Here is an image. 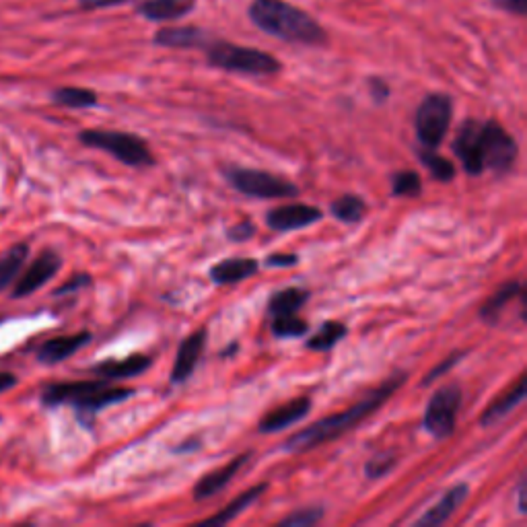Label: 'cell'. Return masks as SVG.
<instances>
[{
	"instance_id": "obj_7",
	"label": "cell",
	"mask_w": 527,
	"mask_h": 527,
	"mask_svg": "<svg viewBox=\"0 0 527 527\" xmlns=\"http://www.w3.org/2000/svg\"><path fill=\"white\" fill-rule=\"evenodd\" d=\"M225 178L237 192L252 198H293L299 194V188L291 182L260 169L229 167L225 169Z\"/></svg>"
},
{
	"instance_id": "obj_27",
	"label": "cell",
	"mask_w": 527,
	"mask_h": 527,
	"mask_svg": "<svg viewBox=\"0 0 527 527\" xmlns=\"http://www.w3.org/2000/svg\"><path fill=\"white\" fill-rule=\"evenodd\" d=\"M52 99L70 110H87L97 105V93L83 87H60L52 91Z\"/></svg>"
},
{
	"instance_id": "obj_5",
	"label": "cell",
	"mask_w": 527,
	"mask_h": 527,
	"mask_svg": "<svg viewBox=\"0 0 527 527\" xmlns=\"http://www.w3.org/2000/svg\"><path fill=\"white\" fill-rule=\"evenodd\" d=\"M79 140L91 149L110 153L124 165L130 167L153 165V155L149 145L136 134L116 132V130H83L79 134Z\"/></svg>"
},
{
	"instance_id": "obj_14",
	"label": "cell",
	"mask_w": 527,
	"mask_h": 527,
	"mask_svg": "<svg viewBox=\"0 0 527 527\" xmlns=\"http://www.w3.org/2000/svg\"><path fill=\"white\" fill-rule=\"evenodd\" d=\"M206 346V330H196L192 332L178 348V355H175L173 371H171V381L173 383H184L188 377L196 371V365L204 353Z\"/></svg>"
},
{
	"instance_id": "obj_25",
	"label": "cell",
	"mask_w": 527,
	"mask_h": 527,
	"mask_svg": "<svg viewBox=\"0 0 527 527\" xmlns=\"http://www.w3.org/2000/svg\"><path fill=\"white\" fill-rule=\"evenodd\" d=\"M307 301H309V293L305 289L291 287V289L278 291L272 295V299L268 303V313L272 315V318H280V315H293Z\"/></svg>"
},
{
	"instance_id": "obj_45",
	"label": "cell",
	"mask_w": 527,
	"mask_h": 527,
	"mask_svg": "<svg viewBox=\"0 0 527 527\" xmlns=\"http://www.w3.org/2000/svg\"><path fill=\"white\" fill-rule=\"evenodd\" d=\"M3 322H5V320H3V318H0V324H3Z\"/></svg>"
},
{
	"instance_id": "obj_6",
	"label": "cell",
	"mask_w": 527,
	"mask_h": 527,
	"mask_svg": "<svg viewBox=\"0 0 527 527\" xmlns=\"http://www.w3.org/2000/svg\"><path fill=\"white\" fill-rule=\"evenodd\" d=\"M453 116V103L443 93H431L418 105L414 126L418 140L427 149H437L449 130Z\"/></svg>"
},
{
	"instance_id": "obj_4",
	"label": "cell",
	"mask_w": 527,
	"mask_h": 527,
	"mask_svg": "<svg viewBox=\"0 0 527 527\" xmlns=\"http://www.w3.org/2000/svg\"><path fill=\"white\" fill-rule=\"evenodd\" d=\"M206 54L210 66L227 70V73L264 77V75H276L280 73V68H283V64L268 52L229 44V42L208 44Z\"/></svg>"
},
{
	"instance_id": "obj_19",
	"label": "cell",
	"mask_w": 527,
	"mask_h": 527,
	"mask_svg": "<svg viewBox=\"0 0 527 527\" xmlns=\"http://www.w3.org/2000/svg\"><path fill=\"white\" fill-rule=\"evenodd\" d=\"M466 497H468V484L453 486L439 499V503L435 507H431L423 517L416 521V525H431L433 527V525L445 523L455 511H458V507L466 501Z\"/></svg>"
},
{
	"instance_id": "obj_41",
	"label": "cell",
	"mask_w": 527,
	"mask_h": 527,
	"mask_svg": "<svg viewBox=\"0 0 527 527\" xmlns=\"http://www.w3.org/2000/svg\"><path fill=\"white\" fill-rule=\"evenodd\" d=\"M369 89H371V95H373V99L377 103H383L385 99L390 97V87L383 79H371L369 81Z\"/></svg>"
},
{
	"instance_id": "obj_29",
	"label": "cell",
	"mask_w": 527,
	"mask_h": 527,
	"mask_svg": "<svg viewBox=\"0 0 527 527\" xmlns=\"http://www.w3.org/2000/svg\"><path fill=\"white\" fill-rule=\"evenodd\" d=\"M346 336V326L340 322H326L318 334H313L307 340V348L315 350V353H326V350H332L342 338Z\"/></svg>"
},
{
	"instance_id": "obj_21",
	"label": "cell",
	"mask_w": 527,
	"mask_h": 527,
	"mask_svg": "<svg viewBox=\"0 0 527 527\" xmlns=\"http://www.w3.org/2000/svg\"><path fill=\"white\" fill-rule=\"evenodd\" d=\"M155 44L165 48H198L206 44V33L198 27H163L155 33Z\"/></svg>"
},
{
	"instance_id": "obj_18",
	"label": "cell",
	"mask_w": 527,
	"mask_h": 527,
	"mask_svg": "<svg viewBox=\"0 0 527 527\" xmlns=\"http://www.w3.org/2000/svg\"><path fill=\"white\" fill-rule=\"evenodd\" d=\"M151 367V359L145 355H132L124 361H103L95 367H91V373H95L97 377H103L108 381H116V379H130L136 377L140 373H145Z\"/></svg>"
},
{
	"instance_id": "obj_34",
	"label": "cell",
	"mask_w": 527,
	"mask_h": 527,
	"mask_svg": "<svg viewBox=\"0 0 527 527\" xmlns=\"http://www.w3.org/2000/svg\"><path fill=\"white\" fill-rule=\"evenodd\" d=\"M324 509L322 507H307V509H299L293 511L289 517L280 519V525L285 527H309L313 523H318L324 519Z\"/></svg>"
},
{
	"instance_id": "obj_28",
	"label": "cell",
	"mask_w": 527,
	"mask_h": 527,
	"mask_svg": "<svg viewBox=\"0 0 527 527\" xmlns=\"http://www.w3.org/2000/svg\"><path fill=\"white\" fill-rule=\"evenodd\" d=\"M367 204L363 198L346 194L330 204V215L342 223H359L365 215Z\"/></svg>"
},
{
	"instance_id": "obj_30",
	"label": "cell",
	"mask_w": 527,
	"mask_h": 527,
	"mask_svg": "<svg viewBox=\"0 0 527 527\" xmlns=\"http://www.w3.org/2000/svg\"><path fill=\"white\" fill-rule=\"evenodd\" d=\"M420 161L425 163V167L433 173V178H437L439 182H451L455 178V167L451 165V161L437 155L435 149L425 147L420 151Z\"/></svg>"
},
{
	"instance_id": "obj_23",
	"label": "cell",
	"mask_w": 527,
	"mask_h": 527,
	"mask_svg": "<svg viewBox=\"0 0 527 527\" xmlns=\"http://www.w3.org/2000/svg\"><path fill=\"white\" fill-rule=\"evenodd\" d=\"M266 488H268L266 484H258V486L250 488V490H245V493H241L237 499H233V501H231L227 507H223L217 515L204 519L202 523H206V525H225V523L237 519L243 511H248V507H252V505L262 497V493H264Z\"/></svg>"
},
{
	"instance_id": "obj_10",
	"label": "cell",
	"mask_w": 527,
	"mask_h": 527,
	"mask_svg": "<svg viewBox=\"0 0 527 527\" xmlns=\"http://www.w3.org/2000/svg\"><path fill=\"white\" fill-rule=\"evenodd\" d=\"M62 258L54 250H44L38 258H35L29 268L23 272V276L17 280V285L11 293L13 299L31 297L35 291L46 287L50 280L60 272Z\"/></svg>"
},
{
	"instance_id": "obj_1",
	"label": "cell",
	"mask_w": 527,
	"mask_h": 527,
	"mask_svg": "<svg viewBox=\"0 0 527 527\" xmlns=\"http://www.w3.org/2000/svg\"><path fill=\"white\" fill-rule=\"evenodd\" d=\"M406 381V373H396L392 375L388 381L381 383L377 390H373L367 398H363L359 404L350 406L348 410L334 414V416H326L318 423H313L311 427L295 433L287 443L285 449L291 453H301V451H309L313 447H320L326 441H334L340 435H344L346 431H350L353 427H357L363 418H367L369 414H373L379 406H383L388 402L394 392L400 388V385Z\"/></svg>"
},
{
	"instance_id": "obj_16",
	"label": "cell",
	"mask_w": 527,
	"mask_h": 527,
	"mask_svg": "<svg viewBox=\"0 0 527 527\" xmlns=\"http://www.w3.org/2000/svg\"><path fill=\"white\" fill-rule=\"evenodd\" d=\"M196 7V0H143L138 5V15L155 23L178 21L190 15Z\"/></svg>"
},
{
	"instance_id": "obj_9",
	"label": "cell",
	"mask_w": 527,
	"mask_h": 527,
	"mask_svg": "<svg viewBox=\"0 0 527 527\" xmlns=\"http://www.w3.org/2000/svg\"><path fill=\"white\" fill-rule=\"evenodd\" d=\"M462 404V390L458 383L443 385L431 398L425 412V429L435 439H445L453 433L455 420H458V410Z\"/></svg>"
},
{
	"instance_id": "obj_15",
	"label": "cell",
	"mask_w": 527,
	"mask_h": 527,
	"mask_svg": "<svg viewBox=\"0 0 527 527\" xmlns=\"http://www.w3.org/2000/svg\"><path fill=\"white\" fill-rule=\"evenodd\" d=\"M311 410V400L309 398H295L283 406L274 408L272 412H268L262 420H260V431L262 433H278L283 431L295 423H299V420H303Z\"/></svg>"
},
{
	"instance_id": "obj_31",
	"label": "cell",
	"mask_w": 527,
	"mask_h": 527,
	"mask_svg": "<svg viewBox=\"0 0 527 527\" xmlns=\"http://www.w3.org/2000/svg\"><path fill=\"white\" fill-rule=\"evenodd\" d=\"M307 330H309L307 322L301 320L297 313L272 318V334L278 338H297V336L307 334Z\"/></svg>"
},
{
	"instance_id": "obj_37",
	"label": "cell",
	"mask_w": 527,
	"mask_h": 527,
	"mask_svg": "<svg viewBox=\"0 0 527 527\" xmlns=\"http://www.w3.org/2000/svg\"><path fill=\"white\" fill-rule=\"evenodd\" d=\"M254 233H256V227L252 221H241V223L233 225L227 235L233 241H248L250 237H254Z\"/></svg>"
},
{
	"instance_id": "obj_2",
	"label": "cell",
	"mask_w": 527,
	"mask_h": 527,
	"mask_svg": "<svg viewBox=\"0 0 527 527\" xmlns=\"http://www.w3.org/2000/svg\"><path fill=\"white\" fill-rule=\"evenodd\" d=\"M134 396L130 388H114L108 379H91V381H62L50 383L42 390V404L46 408L56 406H73L77 412L79 423L87 429L93 427L97 412L103 408L120 404Z\"/></svg>"
},
{
	"instance_id": "obj_12",
	"label": "cell",
	"mask_w": 527,
	"mask_h": 527,
	"mask_svg": "<svg viewBox=\"0 0 527 527\" xmlns=\"http://www.w3.org/2000/svg\"><path fill=\"white\" fill-rule=\"evenodd\" d=\"M480 126L482 122L478 120H466L460 126L458 134H455V140L451 145L455 157L462 161L464 169L470 175H478L484 171L482 157H480Z\"/></svg>"
},
{
	"instance_id": "obj_40",
	"label": "cell",
	"mask_w": 527,
	"mask_h": 527,
	"mask_svg": "<svg viewBox=\"0 0 527 527\" xmlns=\"http://www.w3.org/2000/svg\"><path fill=\"white\" fill-rule=\"evenodd\" d=\"M297 262H299V256H295V254H272L266 258L264 264L270 268H291Z\"/></svg>"
},
{
	"instance_id": "obj_35",
	"label": "cell",
	"mask_w": 527,
	"mask_h": 527,
	"mask_svg": "<svg viewBox=\"0 0 527 527\" xmlns=\"http://www.w3.org/2000/svg\"><path fill=\"white\" fill-rule=\"evenodd\" d=\"M91 285V276L89 274H75V276H70L66 283L62 287H58L54 291V297H62V295H70V293H77L85 287Z\"/></svg>"
},
{
	"instance_id": "obj_36",
	"label": "cell",
	"mask_w": 527,
	"mask_h": 527,
	"mask_svg": "<svg viewBox=\"0 0 527 527\" xmlns=\"http://www.w3.org/2000/svg\"><path fill=\"white\" fill-rule=\"evenodd\" d=\"M464 355H466V353H453L451 357H447L445 361H441V365H437V367L425 377V385L431 383V381H435V379H439L443 373L451 371L455 365H458V363L464 359Z\"/></svg>"
},
{
	"instance_id": "obj_42",
	"label": "cell",
	"mask_w": 527,
	"mask_h": 527,
	"mask_svg": "<svg viewBox=\"0 0 527 527\" xmlns=\"http://www.w3.org/2000/svg\"><path fill=\"white\" fill-rule=\"evenodd\" d=\"M17 375L9 373V371H0V394H5V392H11L13 388H17Z\"/></svg>"
},
{
	"instance_id": "obj_39",
	"label": "cell",
	"mask_w": 527,
	"mask_h": 527,
	"mask_svg": "<svg viewBox=\"0 0 527 527\" xmlns=\"http://www.w3.org/2000/svg\"><path fill=\"white\" fill-rule=\"evenodd\" d=\"M130 0H79V7L83 11H97V9H110V7H120L126 5Z\"/></svg>"
},
{
	"instance_id": "obj_24",
	"label": "cell",
	"mask_w": 527,
	"mask_h": 527,
	"mask_svg": "<svg viewBox=\"0 0 527 527\" xmlns=\"http://www.w3.org/2000/svg\"><path fill=\"white\" fill-rule=\"evenodd\" d=\"M29 258V245L27 243H17L9 252L0 256V293L7 291L17 276L21 274L25 262Z\"/></svg>"
},
{
	"instance_id": "obj_33",
	"label": "cell",
	"mask_w": 527,
	"mask_h": 527,
	"mask_svg": "<svg viewBox=\"0 0 527 527\" xmlns=\"http://www.w3.org/2000/svg\"><path fill=\"white\" fill-rule=\"evenodd\" d=\"M396 466V453L394 451H381L377 455H373V458L367 462L365 466V474L367 478L371 480H377V478H383L385 474H390Z\"/></svg>"
},
{
	"instance_id": "obj_3",
	"label": "cell",
	"mask_w": 527,
	"mask_h": 527,
	"mask_svg": "<svg viewBox=\"0 0 527 527\" xmlns=\"http://www.w3.org/2000/svg\"><path fill=\"white\" fill-rule=\"evenodd\" d=\"M250 19L264 33L291 44L324 46L328 42V33L318 21L285 0H254Z\"/></svg>"
},
{
	"instance_id": "obj_8",
	"label": "cell",
	"mask_w": 527,
	"mask_h": 527,
	"mask_svg": "<svg viewBox=\"0 0 527 527\" xmlns=\"http://www.w3.org/2000/svg\"><path fill=\"white\" fill-rule=\"evenodd\" d=\"M480 157L484 169L495 171L511 169L517 159V143L495 120L482 122L480 126Z\"/></svg>"
},
{
	"instance_id": "obj_32",
	"label": "cell",
	"mask_w": 527,
	"mask_h": 527,
	"mask_svg": "<svg viewBox=\"0 0 527 527\" xmlns=\"http://www.w3.org/2000/svg\"><path fill=\"white\" fill-rule=\"evenodd\" d=\"M423 192V182H420V175L416 171H398L392 178V194L394 196H408L416 198Z\"/></svg>"
},
{
	"instance_id": "obj_43",
	"label": "cell",
	"mask_w": 527,
	"mask_h": 527,
	"mask_svg": "<svg viewBox=\"0 0 527 527\" xmlns=\"http://www.w3.org/2000/svg\"><path fill=\"white\" fill-rule=\"evenodd\" d=\"M517 503H519V513H525V480H519L517 484Z\"/></svg>"
},
{
	"instance_id": "obj_26",
	"label": "cell",
	"mask_w": 527,
	"mask_h": 527,
	"mask_svg": "<svg viewBox=\"0 0 527 527\" xmlns=\"http://www.w3.org/2000/svg\"><path fill=\"white\" fill-rule=\"evenodd\" d=\"M519 293H521V283H517V280H511V283L503 285L493 297H490V299L482 305V309H480V318H482L484 322H488V324H495V322L499 320L501 311L505 309V305H507L509 301H513Z\"/></svg>"
},
{
	"instance_id": "obj_11",
	"label": "cell",
	"mask_w": 527,
	"mask_h": 527,
	"mask_svg": "<svg viewBox=\"0 0 527 527\" xmlns=\"http://www.w3.org/2000/svg\"><path fill=\"white\" fill-rule=\"evenodd\" d=\"M322 210L309 206V204H285L272 208L266 215V223L270 229L287 233V231H297L303 227H309L313 223L322 221Z\"/></svg>"
},
{
	"instance_id": "obj_20",
	"label": "cell",
	"mask_w": 527,
	"mask_h": 527,
	"mask_svg": "<svg viewBox=\"0 0 527 527\" xmlns=\"http://www.w3.org/2000/svg\"><path fill=\"white\" fill-rule=\"evenodd\" d=\"M260 264L254 258H231L219 262L213 270H210V278L217 285H235L241 283V280L250 278L258 272Z\"/></svg>"
},
{
	"instance_id": "obj_38",
	"label": "cell",
	"mask_w": 527,
	"mask_h": 527,
	"mask_svg": "<svg viewBox=\"0 0 527 527\" xmlns=\"http://www.w3.org/2000/svg\"><path fill=\"white\" fill-rule=\"evenodd\" d=\"M497 9L513 13V15H525L527 13V0H490Z\"/></svg>"
},
{
	"instance_id": "obj_44",
	"label": "cell",
	"mask_w": 527,
	"mask_h": 527,
	"mask_svg": "<svg viewBox=\"0 0 527 527\" xmlns=\"http://www.w3.org/2000/svg\"><path fill=\"white\" fill-rule=\"evenodd\" d=\"M200 445H198V441H188V443H184L182 447H178V449H175V453H186V451H194V449H198Z\"/></svg>"
},
{
	"instance_id": "obj_22",
	"label": "cell",
	"mask_w": 527,
	"mask_h": 527,
	"mask_svg": "<svg viewBox=\"0 0 527 527\" xmlns=\"http://www.w3.org/2000/svg\"><path fill=\"white\" fill-rule=\"evenodd\" d=\"M523 398H525V377H519L509 392H505L499 400H495L484 410V414L480 418V425L490 427V425L499 423L501 418H505L515 406H519L523 402Z\"/></svg>"
},
{
	"instance_id": "obj_17",
	"label": "cell",
	"mask_w": 527,
	"mask_h": 527,
	"mask_svg": "<svg viewBox=\"0 0 527 527\" xmlns=\"http://www.w3.org/2000/svg\"><path fill=\"white\" fill-rule=\"evenodd\" d=\"M248 460H250V453H243V455H239V458L231 460L227 466L206 474L194 486V499L196 501H204L208 497H213L215 493H219V490H223L233 480V476L245 466V462H248Z\"/></svg>"
},
{
	"instance_id": "obj_13",
	"label": "cell",
	"mask_w": 527,
	"mask_h": 527,
	"mask_svg": "<svg viewBox=\"0 0 527 527\" xmlns=\"http://www.w3.org/2000/svg\"><path fill=\"white\" fill-rule=\"evenodd\" d=\"M91 332L83 330L77 334H66V336H56L52 340H46L38 348V363L42 365H58L73 355H77L83 346L91 342Z\"/></svg>"
}]
</instances>
